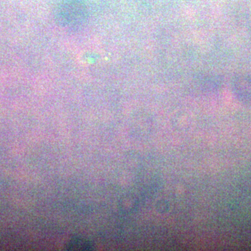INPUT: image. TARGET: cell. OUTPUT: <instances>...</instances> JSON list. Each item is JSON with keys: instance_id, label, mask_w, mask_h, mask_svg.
Instances as JSON below:
<instances>
[{"instance_id": "obj_1", "label": "cell", "mask_w": 251, "mask_h": 251, "mask_svg": "<svg viewBox=\"0 0 251 251\" xmlns=\"http://www.w3.org/2000/svg\"><path fill=\"white\" fill-rule=\"evenodd\" d=\"M92 248L90 243L83 239H74L69 242L67 249L69 250H90Z\"/></svg>"}]
</instances>
